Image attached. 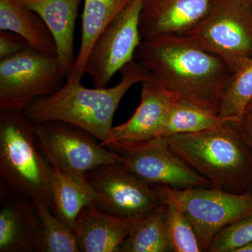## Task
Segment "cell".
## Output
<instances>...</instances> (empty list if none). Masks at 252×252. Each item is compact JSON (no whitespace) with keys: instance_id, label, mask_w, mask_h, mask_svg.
I'll return each instance as SVG.
<instances>
[{"instance_id":"4fadbf2b","label":"cell","mask_w":252,"mask_h":252,"mask_svg":"<svg viewBox=\"0 0 252 252\" xmlns=\"http://www.w3.org/2000/svg\"><path fill=\"white\" fill-rule=\"evenodd\" d=\"M41 235L32 200L1 185L0 252H39Z\"/></svg>"},{"instance_id":"f1b7e54d","label":"cell","mask_w":252,"mask_h":252,"mask_svg":"<svg viewBox=\"0 0 252 252\" xmlns=\"http://www.w3.org/2000/svg\"><path fill=\"white\" fill-rule=\"evenodd\" d=\"M245 114H251L252 115V99L250 102H249L248 107H247Z\"/></svg>"},{"instance_id":"d6986e66","label":"cell","mask_w":252,"mask_h":252,"mask_svg":"<svg viewBox=\"0 0 252 252\" xmlns=\"http://www.w3.org/2000/svg\"><path fill=\"white\" fill-rule=\"evenodd\" d=\"M51 166L53 212L74 231L79 213L87 205L95 204V195L89 184L83 183L54 165Z\"/></svg>"},{"instance_id":"3957f363","label":"cell","mask_w":252,"mask_h":252,"mask_svg":"<svg viewBox=\"0 0 252 252\" xmlns=\"http://www.w3.org/2000/svg\"><path fill=\"white\" fill-rule=\"evenodd\" d=\"M166 138L172 150L214 188L252 191V149L241 121L230 119L215 128Z\"/></svg>"},{"instance_id":"2e32d148","label":"cell","mask_w":252,"mask_h":252,"mask_svg":"<svg viewBox=\"0 0 252 252\" xmlns=\"http://www.w3.org/2000/svg\"><path fill=\"white\" fill-rule=\"evenodd\" d=\"M35 11L46 26L56 46V56L63 70L69 76L76 57L74 36L81 0H21Z\"/></svg>"},{"instance_id":"484cf974","label":"cell","mask_w":252,"mask_h":252,"mask_svg":"<svg viewBox=\"0 0 252 252\" xmlns=\"http://www.w3.org/2000/svg\"><path fill=\"white\" fill-rule=\"evenodd\" d=\"M27 41L16 33L7 31H0V61L7 59L26 49Z\"/></svg>"},{"instance_id":"7c38bea8","label":"cell","mask_w":252,"mask_h":252,"mask_svg":"<svg viewBox=\"0 0 252 252\" xmlns=\"http://www.w3.org/2000/svg\"><path fill=\"white\" fill-rule=\"evenodd\" d=\"M141 100L135 112L127 122L114 126L104 147L114 142H141L159 137L167 113L178 94L167 90L152 77L142 83Z\"/></svg>"},{"instance_id":"83f0119b","label":"cell","mask_w":252,"mask_h":252,"mask_svg":"<svg viewBox=\"0 0 252 252\" xmlns=\"http://www.w3.org/2000/svg\"><path fill=\"white\" fill-rule=\"evenodd\" d=\"M236 252H252V242L243 248L239 249Z\"/></svg>"},{"instance_id":"9a60e30c","label":"cell","mask_w":252,"mask_h":252,"mask_svg":"<svg viewBox=\"0 0 252 252\" xmlns=\"http://www.w3.org/2000/svg\"><path fill=\"white\" fill-rule=\"evenodd\" d=\"M137 220L116 216L94 203L87 205L79 213L74 228L79 250L120 252L123 243Z\"/></svg>"},{"instance_id":"ba28073f","label":"cell","mask_w":252,"mask_h":252,"mask_svg":"<svg viewBox=\"0 0 252 252\" xmlns=\"http://www.w3.org/2000/svg\"><path fill=\"white\" fill-rule=\"evenodd\" d=\"M39 148L51 165L89 184L91 170L108 164L122 163L119 154L97 142L86 131L62 122L34 124Z\"/></svg>"},{"instance_id":"8fae6325","label":"cell","mask_w":252,"mask_h":252,"mask_svg":"<svg viewBox=\"0 0 252 252\" xmlns=\"http://www.w3.org/2000/svg\"><path fill=\"white\" fill-rule=\"evenodd\" d=\"M144 1L132 0L94 41L84 67L94 87H107L113 77L133 61L142 40L140 21Z\"/></svg>"},{"instance_id":"5bb4252c","label":"cell","mask_w":252,"mask_h":252,"mask_svg":"<svg viewBox=\"0 0 252 252\" xmlns=\"http://www.w3.org/2000/svg\"><path fill=\"white\" fill-rule=\"evenodd\" d=\"M215 0H144L140 14L142 39L187 35L205 18Z\"/></svg>"},{"instance_id":"4316f807","label":"cell","mask_w":252,"mask_h":252,"mask_svg":"<svg viewBox=\"0 0 252 252\" xmlns=\"http://www.w3.org/2000/svg\"><path fill=\"white\" fill-rule=\"evenodd\" d=\"M244 134L252 149V115L245 114L241 121Z\"/></svg>"},{"instance_id":"5b68a950","label":"cell","mask_w":252,"mask_h":252,"mask_svg":"<svg viewBox=\"0 0 252 252\" xmlns=\"http://www.w3.org/2000/svg\"><path fill=\"white\" fill-rule=\"evenodd\" d=\"M156 187L162 203L177 207L190 220L203 252H207L223 228L252 214V191L233 193L214 187Z\"/></svg>"},{"instance_id":"603a6c76","label":"cell","mask_w":252,"mask_h":252,"mask_svg":"<svg viewBox=\"0 0 252 252\" xmlns=\"http://www.w3.org/2000/svg\"><path fill=\"white\" fill-rule=\"evenodd\" d=\"M41 220L39 252H79L74 230L40 202H33Z\"/></svg>"},{"instance_id":"7a4b0ae2","label":"cell","mask_w":252,"mask_h":252,"mask_svg":"<svg viewBox=\"0 0 252 252\" xmlns=\"http://www.w3.org/2000/svg\"><path fill=\"white\" fill-rule=\"evenodd\" d=\"M120 72V81L110 88L89 89L81 81L67 80L54 94L33 100L23 112L34 124L64 123L103 142L114 127L116 111L126 93L150 77L147 69L135 60Z\"/></svg>"},{"instance_id":"7402d4cb","label":"cell","mask_w":252,"mask_h":252,"mask_svg":"<svg viewBox=\"0 0 252 252\" xmlns=\"http://www.w3.org/2000/svg\"><path fill=\"white\" fill-rule=\"evenodd\" d=\"M252 99V60H248L233 70L220 102V115L242 121Z\"/></svg>"},{"instance_id":"ffe728a7","label":"cell","mask_w":252,"mask_h":252,"mask_svg":"<svg viewBox=\"0 0 252 252\" xmlns=\"http://www.w3.org/2000/svg\"><path fill=\"white\" fill-rule=\"evenodd\" d=\"M230 119L220 117L216 111L179 98L169 109L159 137H168L210 130Z\"/></svg>"},{"instance_id":"f546056e","label":"cell","mask_w":252,"mask_h":252,"mask_svg":"<svg viewBox=\"0 0 252 252\" xmlns=\"http://www.w3.org/2000/svg\"><path fill=\"white\" fill-rule=\"evenodd\" d=\"M240 1H244V2L248 3V4H251L252 0H240Z\"/></svg>"},{"instance_id":"30bf717a","label":"cell","mask_w":252,"mask_h":252,"mask_svg":"<svg viewBox=\"0 0 252 252\" xmlns=\"http://www.w3.org/2000/svg\"><path fill=\"white\" fill-rule=\"evenodd\" d=\"M86 179L95 195V205L116 216L140 220L164 204L156 185L129 172L122 163L97 167L88 172Z\"/></svg>"},{"instance_id":"44dd1931","label":"cell","mask_w":252,"mask_h":252,"mask_svg":"<svg viewBox=\"0 0 252 252\" xmlns=\"http://www.w3.org/2000/svg\"><path fill=\"white\" fill-rule=\"evenodd\" d=\"M165 204L137 220L123 243L120 252H172L165 223Z\"/></svg>"},{"instance_id":"cb8c5ba5","label":"cell","mask_w":252,"mask_h":252,"mask_svg":"<svg viewBox=\"0 0 252 252\" xmlns=\"http://www.w3.org/2000/svg\"><path fill=\"white\" fill-rule=\"evenodd\" d=\"M165 205V223L172 252H203L193 225L188 218L177 207Z\"/></svg>"},{"instance_id":"9c48e42d","label":"cell","mask_w":252,"mask_h":252,"mask_svg":"<svg viewBox=\"0 0 252 252\" xmlns=\"http://www.w3.org/2000/svg\"><path fill=\"white\" fill-rule=\"evenodd\" d=\"M106 147L120 156L126 170L150 185L174 189L213 187L172 150L166 137L114 142Z\"/></svg>"},{"instance_id":"52a82bcc","label":"cell","mask_w":252,"mask_h":252,"mask_svg":"<svg viewBox=\"0 0 252 252\" xmlns=\"http://www.w3.org/2000/svg\"><path fill=\"white\" fill-rule=\"evenodd\" d=\"M224 60L233 70L252 60V8L240 0H215L205 18L187 34Z\"/></svg>"},{"instance_id":"d4e9b609","label":"cell","mask_w":252,"mask_h":252,"mask_svg":"<svg viewBox=\"0 0 252 252\" xmlns=\"http://www.w3.org/2000/svg\"><path fill=\"white\" fill-rule=\"evenodd\" d=\"M252 242V214L230 223L219 232L209 246V252H236Z\"/></svg>"},{"instance_id":"277c9868","label":"cell","mask_w":252,"mask_h":252,"mask_svg":"<svg viewBox=\"0 0 252 252\" xmlns=\"http://www.w3.org/2000/svg\"><path fill=\"white\" fill-rule=\"evenodd\" d=\"M1 185L53 211V167L36 142L35 127L23 110L0 109Z\"/></svg>"},{"instance_id":"6da1fadb","label":"cell","mask_w":252,"mask_h":252,"mask_svg":"<svg viewBox=\"0 0 252 252\" xmlns=\"http://www.w3.org/2000/svg\"><path fill=\"white\" fill-rule=\"evenodd\" d=\"M134 60L181 99L220 112L233 69L224 60L203 49L188 36L142 39Z\"/></svg>"},{"instance_id":"4dcf8cb0","label":"cell","mask_w":252,"mask_h":252,"mask_svg":"<svg viewBox=\"0 0 252 252\" xmlns=\"http://www.w3.org/2000/svg\"><path fill=\"white\" fill-rule=\"evenodd\" d=\"M251 6H252V4H251Z\"/></svg>"},{"instance_id":"8992f818","label":"cell","mask_w":252,"mask_h":252,"mask_svg":"<svg viewBox=\"0 0 252 252\" xmlns=\"http://www.w3.org/2000/svg\"><path fill=\"white\" fill-rule=\"evenodd\" d=\"M67 79L56 55L28 46L0 61V109L24 110L34 99L59 90Z\"/></svg>"},{"instance_id":"ac0fdd59","label":"cell","mask_w":252,"mask_h":252,"mask_svg":"<svg viewBox=\"0 0 252 252\" xmlns=\"http://www.w3.org/2000/svg\"><path fill=\"white\" fill-rule=\"evenodd\" d=\"M0 31L22 36L39 52L56 55V43L45 23L21 0H0Z\"/></svg>"},{"instance_id":"e0dca14e","label":"cell","mask_w":252,"mask_h":252,"mask_svg":"<svg viewBox=\"0 0 252 252\" xmlns=\"http://www.w3.org/2000/svg\"><path fill=\"white\" fill-rule=\"evenodd\" d=\"M132 1V0H84L80 46L75 64L67 80H82L85 74L86 60L94 41L104 28Z\"/></svg>"}]
</instances>
